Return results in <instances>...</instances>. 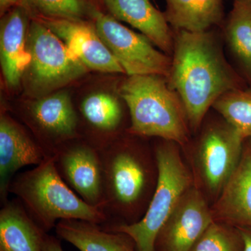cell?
<instances>
[{
	"instance_id": "6da1fadb",
	"label": "cell",
	"mask_w": 251,
	"mask_h": 251,
	"mask_svg": "<svg viewBox=\"0 0 251 251\" xmlns=\"http://www.w3.org/2000/svg\"><path fill=\"white\" fill-rule=\"evenodd\" d=\"M168 85L182 100L191 131L197 132L224 94L242 88V80L225 55L224 39L214 31H173Z\"/></svg>"
},
{
	"instance_id": "7a4b0ae2",
	"label": "cell",
	"mask_w": 251,
	"mask_h": 251,
	"mask_svg": "<svg viewBox=\"0 0 251 251\" xmlns=\"http://www.w3.org/2000/svg\"><path fill=\"white\" fill-rule=\"evenodd\" d=\"M103 175V226L132 224L148 209L156 187L155 156L131 140L117 139L100 150Z\"/></svg>"
},
{
	"instance_id": "3957f363",
	"label": "cell",
	"mask_w": 251,
	"mask_h": 251,
	"mask_svg": "<svg viewBox=\"0 0 251 251\" xmlns=\"http://www.w3.org/2000/svg\"><path fill=\"white\" fill-rule=\"evenodd\" d=\"M129 111L128 134L156 137L186 147L191 128L187 112L178 94L159 75L128 76L119 89Z\"/></svg>"
},
{
	"instance_id": "277c9868",
	"label": "cell",
	"mask_w": 251,
	"mask_h": 251,
	"mask_svg": "<svg viewBox=\"0 0 251 251\" xmlns=\"http://www.w3.org/2000/svg\"><path fill=\"white\" fill-rule=\"evenodd\" d=\"M9 193L21 201L31 217L49 233L62 220L108 223L103 211L84 201L59 175L52 156L32 169L16 175Z\"/></svg>"
},
{
	"instance_id": "5b68a950",
	"label": "cell",
	"mask_w": 251,
	"mask_h": 251,
	"mask_svg": "<svg viewBox=\"0 0 251 251\" xmlns=\"http://www.w3.org/2000/svg\"><path fill=\"white\" fill-rule=\"evenodd\" d=\"M180 146L162 140L155 147L157 166L156 187L148 209L134 224L102 226L108 230L122 232L133 239L136 251H155L157 236L180 198L196 184L194 175L181 158Z\"/></svg>"
},
{
	"instance_id": "8992f818",
	"label": "cell",
	"mask_w": 251,
	"mask_h": 251,
	"mask_svg": "<svg viewBox=\"0 0 251 251\" xmlns=\"http://www.w3.org/2000/svg\"><path fill=\"white\" fill-rule=\"evenodd\" d=\"M27 47L31 59L22 82L29 98L53 93L89 72L64 42L38 20L31 19Z\"/></svg>"
},
{
	"instance_id": "52a82bcc",
	"label": "cell",
	"mask_w": 251,
	"mask_h": 251,
	"mask_svg": "<svg viewBox=\"0 0 251 251\" xmlns=\"http://www.w3.org/2000/svg\"><path fill=\"white\" fill-rule=\"evenodd\" d=\"M244 138L224 119L204 126L195 148V179L216 200L235 171L244 151Z\"/></svg>"
},
{
	"instance_id": "ba28073f",
	"label": "cell",
	"mask_w": 251,
	"mask_h": 251,
	"mask_svg": "<svg viewBox=\"0 0 251 251\" xmlns=\"http://www.w3.org/2000/svg\"><path fill=\"white\" fill-rule=\"evenodd\" d=\"M93 21L101 40L128 76L159 75L168 77L171 56L158 50L150 39L98 9Z\"/></svg>"
},
{
	"instance_id": "9c48e42d",
	"label": "cell",
	"mask_w": 251,
	"mask_h": 251,
	"mask_svg": "<svg viewBox=\"0 0 251 251\" xmlns=\"http://www.w3.org/2000/svg\"><path fill=\"white\" fill-rule=\"evenodd\" d=\"M23 115L49 157L68 142L82 138L79 116L67 92L34 99L24 108Z\"/></svg>"
},
{
	"instance_id": "30bf717a",
	"label": "cell",
	"mask_w": 251,
	"mask_h": 251,
	"mask_svg": "<svg viewBox=\"0 0 251 251\" xmlns=\"http://www.w3.org/2000/svg\"><path fill=\"white\" fill-rule=\"evenodd\" d=\"M52 157L66 184L86 202L102 211L103 175L100 150L79 138L63 145Z\"/></svg>"
},
{
	"instance_id": "8fae6325",
	"label": "cell",
	"mask_w": 251,
	"mask_h": 251,
	"mask_svg": "<svg viewBox=\"0 0 251 251\" xmlns=\"http://www.w3.org/2000/svg\"><path fill=\"white\" fill-rule=\"evenodd\" d=\"M214 220L205 196L196 184L180 198L157 236L155 251H190Z\"/></svg>"
},
{
	"instance_id": "7c38bea8",
	"label": "cell",
	"mask_w": 251,
	"mask_h": 251,
	"mask_svg": "<svg viewBox=\"0 0 251 251\" xmlns=\"http://www.w3.org/2000/svg\"><path fill=\"white\" fill-rule=\"evenodd\" d=\"M64 42L89 70L125 74L99 36L93 21L36 18Z\"/></svg>"
},
{
	"instance_id": "4fadbf2b",
	"label": "cell",
	"mask_w": 251,
	"mask_h": 251,
	"mask_svg": "<svg viewBox=\"0 0 251 251\" xmlns=\"http://www.w3.org/2000/svg\"><path fill=\"white\" fill-rule=\"evenodd\" d=\"M37 140L25 128L2 113L0 117V198L8 201L9 185L23 167L39 166L48 158Z\"/></svg>"
},
{
	"instance_id": "5bb4252c",
	"label": "cell",
	"mask_w": 251,
	"mask_h": 251,
	"mask_svg": "<svg viewBox=\"0 0 251 251\" xmlns=\"http://www.w3.org/2000/svg\"><path fill=\"white\" fill-rule=\"evenodd\" d=\"M0 62L8 87L15 89L22 82L31 56L27 47L31 17L25 9L16 7L1 16Z\"/></svg>"
},
{
	"instance_id": "9a60e30c",
	"label": "cell",
	"mask_w": 251,
	"mask_h": 251,
	"mask_svg": "<svg viewBox=\"0 0 251 251\" xmlns=\"http://www.w3.org/2000/svg\"><path fill=\"white\" fill-rule=\"evenodd\" d=\"M211 209L215 221L251 228V146L244 149L235 171Z\"/></svg>"
},
{
	"instance_id": "2e32d148",
	"label": "cell",
	"mask_w": 251,
	"mask_h": 251,
	"mask_svg": "<svg viewBox=\"0 0 251 251\" xmlns=\"http://www.w3.org/2000/svg\"><path fill=\"white\" fill-rule=\"evenodd\" d=\"M109 15L146 36L157 49L171 56L174 32L164 14L150 0H102Z\"/></svg>"
},
{
	"instance_id": "e0dca14e",
	"label": "cell",
	"mask_w": 251,
	"mask_h": 251,
	"mask_svg": "<svg viewBox=\"0 0 251 251\" xmlns=\"http://www.w3.org/2000/svg\"><path fill=\"white\" fill-rule=\"evenodd\" d=\"M18 198L0 211V251H43L46 235Z\"/></svg>"
},
{
	"instance_id": "ac0fdd59",
	"label": "cell",
	"mask_w": 251,
	"mask_h": 251,
	"mask_svg": "<svg viewBox=\"0 0 251 251\" xmlns=\"http://www.w3.org/2000/svg\"><path fill=\"white\" fill-rule=\"evenodd\" d=\"M56 234L80 251H136L128 234L108 230L101 225L81 220H62Z\"/></svg>"
},
{
	"instance_id": "d6986e66",
	"label": "cell",
	"mask_w": 251,
	"mask_h": 251,
	"mask_svg": "<svg viewBox=\"0 0 251 251\" xmlns=\"http://www.w3.org/2000/svg\"><path fill=\"white\" fill-rule=\"evenodd\" d=\"M80 112L95 135L94 147L100 150L117 140L114 136L121 128L124 113L116 97L104 92L91 94L81 102Z\"/></svg>"
},
{
	"instance_id": "ffe728a7",
	"label": "cell",
	"mask_w": 251,
	"mask_h": 251,
	"mask_svg": "<svg viewBox=\"0 0 251 251\" xmlns=\"http://www.w3.org/2000/svg\"><path fill=\"white\" fill-rule=\"evenodd\" d=\"M163 12L173 31L203 32L224 21V0H166Z\"/></svg>"
},
{
	"instance_id": "44dd1931",
	"label": "cell",
	"mask_w": 251,
	"mask_h": 251,
	"mask_svg": "<svg viewBox=\"0 0 251 251\" xmlns=\"http://www.w3.org/2000/svg\"><path fill=\"white\" fill-rule=\"evenodd\" d=\"M223 39L236 62L251 80V1L234 0Z\"/></svg>"
},
{
	"instance_id": "7402d4cb",
	"label": "cell",
	"mask_w": 251,
	"mask_h": 251,
	"mask_svg": "<svg viewBox=\"0 0 251 251\" xmlns=\"http://www.w3.org/2000/svg\"><path fill=\"white\" fill-rule=\"evenodd\" d=\"M212 108L244 140L251 139V92L238 89L224 94Z\"/></svg>"
},
{
	"instance_id": "603a6c76",
	"label": "cell",
	"mask_w": 251,
	"mask_h": 251,
	"mask_svg": "<svg viewBox=\"0 0 251 251\" xmlns=\"http://www.w3.org/2000/svg\"><path fill=\"white\" fill-rule=\"evenodd\" d=\"M36 18H59L75 21H93L99 9L90 0H27Z\"/></svg>"
},
{
	"instance_id": "cb8c5ba5",
	"label": "cell",
	"mask_w": 251,
	"mask_h": 251,
	"mask_svg": "<svg viewBox=\"0 0 251 251\" xmlns=\"http://www.w3.org/2000/svg\"><path fill=\"white\" fill-rule=\"evenodd\" d=\"M190 251H244V241L238 227L214 221Z\"/></svg>"
},
{
	"instance_id": "d4e9b609",
	"label": "cell",
	"mask_w": 251,
	"mask_h": 251,
	"mask_svg": "<svg viewBox=\"0 0 251 251\" xmlns=\"http://www.w3.org/2000/svg\"><path fill=\"white\" fill-rule=\"evenodd\" d=\"M16 7H21L25 9L32 19V11L27 0H0V13L1 16L10 10Z\"/></svg>"
},
{
	"instance_id": "484cf974",
	"label": "cell",
	"mask_w": 251,
	"mask_h": 251,
	"mask_svg": "<svg viewBox=\"0 0 251 251\" xmlns=\"http://www.w3.org/2000/svg\"><path fill=\"white\" fill-rule=\"evenodd\" d=\"M43 251H64L60 241L54 236L46 234Z\"/></svg>"
},
{
	"instance_id": "4316f807",
	"label": "cell",
	"mask_w": 251,
	"mask_h": 251,
	"mask_svg": "<svg viewBox=\"0 0 251 251\" xmlns=\"http://www.w3.org/2000/svg\"><path fill=\"white\" fill-rule=\"evenodd\" d=\"M244 241V251H251V228L238 227Z\"/></svg>"
},
{
	"instance_id": "83f0119b",
	"label": "cell",
	"mask_w": 251,
	"mask_h": 251,
	"mask_svg": "<svg viewBox=\"0 0 251 251\" xmlns=\"http://www.w3.org/2000/svg\"><path fill=\"white\" fill-rule=\"evenodd\" d=\"M90 1H92L94 4H95L96 6H98L99 7V2H100V1H102V0H90Z\"/></svg>"
},
{
	"instance_id": "f1b7e54d",
	"label": "cell",
	"mask_w": 251,
	"mask_h": 251,
	"mask_svg": "<svg viewBox=\"0 0 251 251\" xmlns=\"http://www.w3.org/2000/svg\"><path fill=\"white\" fill-rule=\"evenodd\" d=\"M250 1H251V0H250Z\"/></svg>"
}]
</instances>
